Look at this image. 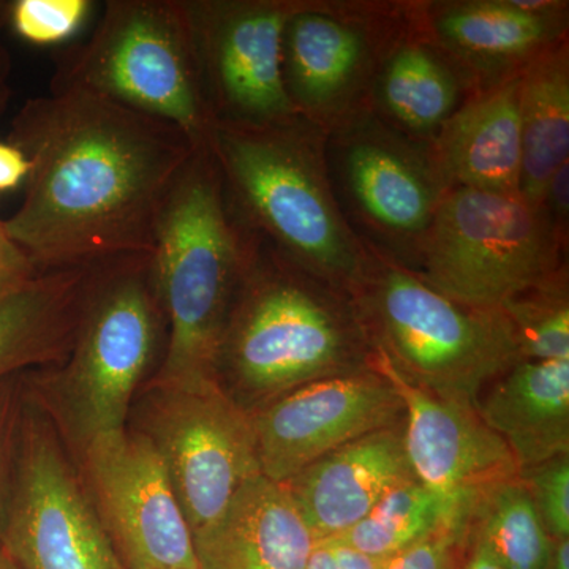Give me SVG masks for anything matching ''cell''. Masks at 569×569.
<instances>
[{"label": "cell", "mask_w": 569, "mask_h": 569, "mask_svg": "<svg viewBox=\"0 0 569 569\" xmlns=\"http://www.w3.org/2000/svg\"><path fill=\"white\" fill-rule=\"evenodd\" d=\"M250 415L261 473L280 485L328 452L406 421L402 400L373 365L296 388Z\"/></svg>", "instance_id": "cell-15"}, {"label": "cell", "mask_w": 569, "mask_h": 569, "mask_svg": "<svg viewBox=\"0 0 569 569\" xmlns=\"http://www.w3.org/2000/svg\"><path fill=\"white\" fill-rule=\"evenodd\" d=\"M520 198L541 208L553 173L569 162L568 41L553 44L522 70Z\"/></svg>", "instance_id": "cell-24"}, {"label": "cell", "mask_w": 569, "mask_h": 569, "mask_svg": "<svg viewBox=\"0 0 569 569\" xmlns=\"http://www.w3.org/2000/svg\"><path fill=\"white\" fill-rule=\"evenodd\" d=\"M84 445L93 509L123 569H200L192 530L149 437L122 429Z\"/></svg>", "instance_id": "cell-14"}, {"label": "cell", "mask_w": 569, "mask_h": 569, "mask_svg": "<svg viewBox=\"0 0 569 569\" xmlns=\"http://www.w3.org/2000/svg\"><path fill=\"white\" fill-rule=\"evenodd\" d=\"M372 365L388 378L406 410L403 443L415 477L447 500L468 526V515L482 493L519 477L503 440L477 410L440 399L403 377L380 351Z\"/></svg>", "instance_id": "cell-16"}, {"label": "cell", "mask_w": 569, "mask_h": 569, "mask_svg": "<svg viewBox=\"0 0 569 569\" xmlns=\"http://www.w3.org/2000/svg\"><path fill=\"white\" fill-rule=\"evenodd\" d=\"M192 538L200 569H306L316 545L290 492L264 475L250 478Z\"/></svg>", "instance_id": "cell-20"}, {"label": "cell", "mask_w": 569, "mask_h": 569, "mask_svg": "<svg viewBox=\"0 0 569 569\" xmlns=\"http://www.w3.org/2000/svg\"><path fill=\"white\" fill-rule=\"evenodd\" d=\"M445 529L468 531L447 500L413 478L389 490L361 522L336 538L385 561Z\"/></svg>", "instance_id": "cell-26"}, {"label": "cell", "mask_w": 569, "mask_h": 569, "mask_svg": "<svg viewBox=\"0 0 569 569\" xmlns=\"http://www.w3.org/2000/svg\"><path fill=\"white\" fill-rule=\"evenodd\" d=\"M565 241L545 211L523 198L452 187L413 272L459 305L500 310L567 268Z\"/></svg>", "instance_id": "cell-7"}, {"label": "cell", "mask_w": 569, "mask_h": 569, "mask_svg": "<svg viewBox=\"0 0 569 569\" xmlns=\"http://www.w3.org/2000/svg\"><path fill=\"white\" fill-rule=\"evenodd\" d=\"M541 209L565 239L568 236L569 162L561 164L546 187Z\"/></svg>", "instance_id": "cell-33"}, {"label": "cell", "mask_w": 569, "mask_h": 569, "mask_svg": "<svg viewBox=\"0 0 569 569\" xmlns=\"http://www.w3.org/2000/svg\"><path fill=\"white\" fill-rule=\"evenodd\" d=\"M253 236L216 358L217 381L249 413L312 381L366 369L373 359L350 291Z\"/></svg>", "instance_id": "cell-2"}, {"label": "cell", "mask_w": 569, "mask_h": 569, "mask_svg": "<svg viewBox=\"0 0 569 569\" xmlns=\"http://www.w3.org/2000/svg\"><path fill=\"white\" fill-rule=\"evenodd\" d=\"M11 70H13V63H11L10 52L0 43V116L6 112L11 100Z\"/></svg>", "instance_id": "cell-37"}, {"label": "cell", "mask_w": 569, "mask_h": 569, "mask_svg": "<svg viewBox=\"0 0 569 569\" xmlns=\"http://www.w3.org/2000/svg\"><path fill=\"white\" fill-rule=\"evenodd\" d=\"M10 392L0 389V535H2L3 520H6L7 503H9L10 482Z\"/></svg>", "instance_id": "cell-34"}, {"label": "cell", "mask_w": 569, "mask_h": 569, "mask_svg": "<svg viewBox=\"0 0 569 569\" xmlns=\"http://www.w3.org/2000/svg\"><path fill=\"white\" fill-rule=\"evenodd\" d=\"M515 336L520 361H568L567 268L501 307Z\"/></svg>", "instance_id": "cell-27"}, {"label": "cell", "mask_w": 569, "mask_h": 569, "mask_svg": "<svg viewBox=\"0 0 569 569\" xmlns=\"http://www.w3.org/2000/svg\"><path fill=\"white\" fill-rule=\"evenodd\" d=\"M11 0H0V29L9 24Z\"/></svg>", "instance_id": "cell-39"}, {"label": "cell", "mask_w": 569, "mask_h": 569, "mask_svg": "<svg viewBox=\"0 0 569 569\" xmlns=\"http://www.w3.org/2000/svg\"><path fill=\"white\" fill-rule=\"evenodd\" d=\"M7 141L31 171L3 224L40 271L152 253L164 201L194 151L178 127L82 89L26 100Z\"/></svg>", "instance_id": "cell-1"}, {"label": "cell", "mask_w": 569, "mask_h": 569, "mask_svg": "<svg viewBox=\"0 0 569 569\" xmlns=\"http://www.w3.org/2000/svg\"><path fill=\"white\" fill-rule=\"evenodd\" d=\"M326 134L301 118L261 127L212 123L206 148L239 222L307 271L350 291L369 247L337 198Z\"/></svg>", "instance_id": "cell-3"}, {"label": "cell", "mask_w": 569, "mask_h": 569, "mask_svg": "<svg viewBox=\"0 0 569 569\" xmlns=\"http://www.w3.org/2000/svg\"><path fill=\"white\" fill-rule=\"evenodd\" d=\"M477 413L519 471L569 455V359L518 362L482 391Z\"/></svg>", "instance_id": "cell-22"}, {"label": "cell", "mask_w": 569, "mask_h": 569, "mask_svg": "<svg viewBox=\"0 0 569 569\" xmlns=\"http://www.w3.org/2000/svg\"><path fill=\"white\" fill-rule=\"evenodd\" d=\"M40 272L29 254L10 238L0 219V298L24 287Z\"/></svg>", "instance_id": "cell-31"}, {"label": "cell", "mask_w": 569, "mask_h": 569, "mask_svg": "<svg viewBox=\"0 0 569 569\" xmlns=\"http://www.w3.org/2000/svg\"><path fill=\"white\" fill-rule=\"evenodd\" d=\"M413 478L402 425L328 452L283 486L321 541L353 529L389 490Z\"/></svg>", "instance_id": "cell-18"}, {"label": "cell", "mask_w": 569, "mask_h": 569, "mask_svg": "<svg viewBox=\"0 0 569 569\" xmlns=\"http://www.w3.org/2000/svg\"><path fill=\"white\" fill-rule=\"evenodd\" d=\"M477 91L451 59L408 17L378 63L367 110L410 140L429 144Z\"/></svg>", "instance_id": "cell-21"}, {"label": "cell", "mask_w": 569, "mask_h": 569, "mask_svg": "<svg viewBox=\"0 0 569 569\" xmlns=\"http://www.w3.org/2000/svg\"><path fill=\"white\" fill-rule=\"evenodd\" d=\"M0 569H18L2 548H0Z\"/></svg>", "instance_id": "cell-40"}, {"label": "cell", "mask_w": 569, "mask_h": 569, "mask_svg": "<svg viewBox=\"0 0 569 569\" xmlns=\"http://www.w3.org/2000/svg\"><path fill=\"white\" fill-rule=\"evenodd\" d=\"M542 526L553 541L569 538V455L519 471Z\"/></svg>", "instance_id": "cell-29"}, {"label": "cell", "mask_w": 569, "mask_h": 569, "mask_svg": "<svg viewBox=\"0 0 569 569\" xmlns=\"http://www.w3.org/2000/svg\"><path fill=\"white\" fill-rule=\"evenodd\" d=\"M407 21L380 7L299 2L282 41L284 91L296 116L328 133L366 110L378 63Z\"/></svg>", "instance_id": "cell-12"}, {"label": "cell", "mask_w": 569, "mask_h": 569, "mask_svg": "<svg viewBox=\"0 0 569 569\" xmlns=\"http://www.w3.org/2000/svg\"><path fill=\"white\" fill-rule=\"evenodd\" d=\"M467 537L466 530L438 531L425 541L385 560L380 569H460V557L466 553Z\"/></svg>", "instance_id": "cell-30"}, {"label": "cell", "mask_w": 569, "mask_h": 569, "mask_svg": "<svg viewBox=\"0 0 569 569\" xmlns=\"http://www.w3.org/2000/svg\"><path fill=\"white\" fill-rule=\"evenodd\" d=\"M253 233L228 203L208 148L194 149L164 201L152 260L168 340L157 381L216 378V358Z\"/></svg>", "instance_id": "cell-4"}, {"label": "cell", "mask_w": 569, "mask_h": 569, "mask_svg": "<svg viewBox=\"0 0 569 569\" xmlns=\"http://www.w3.org/2000/svg\"><path fill=\"white\" fill-rule=\"evenodd\" d=\"M163 320L152 253L92 263L67 370V395L82 440L123 429L130 399L159 346Z\"/></svg>", "instance_id": "cell-8"}, {"label": "cell", "mask_w": 569, "mask_h": 569, "mask_svg": "<svg viewBox=\"0 0 569 569\" xmlns=\"http://www.w3.org/2000/svg\"><path fill=\"white\" fill-rule=\"evenodd\" d=\"M367 247L369 260L350 295L373 350L418 387L477 410L482 391L520 362L507 317L459 305Z\"/></svg>", "instance_id": "cell-5"}, {"label": "cell", "mask_w": 569, "mask_h": 569, "mask_svg": "<svg viewBox=\"0 0 569 569\" xmlns=\"http://www.w3.org/2000/svg\"><path fill=\"white\" fill-rule=\"evenodd\" d=\"M467 527L468 539L488 550L501 569H548L553 539L519 477L482 493Z\"/></svg>", "instance_id": "cell-25"}, {"label": "cell", "mask_w": 569, "mask_h": 569, "mask_svg": "<svg viewBox=\"0 0 569 569\" xmlns=\"http://www.w3.org/2000/svg\"><path fill=\"white\" fill-rule=\"evenodd\" d=\"M326 159L351 211L387 244L380 252L395 260L410 253L417 263L448 190L429 146L397 132L366 108L329 130Z\"/></svg>", "instance_id": "cell-10"}, {"label": "cell", "mask_w": 569, "mask_h": 569, "mask_svg": "<svg viewBox=\"0 0 569 569\" xmlns=\"http://www.w3.org/2000/svg\"><path fill=\"white\" fill-rule=\"evenodd\" d=\"M383 561L359 552L337 538L321 539L313 545L306 569H380Z\"/></svg>", "instance_id": "cell-32"}, {"label": "cell", "mask_w": 569, "mask_h": 569, "mask_svg": "<svg viewBox=\"0 0 569 569\" xmlns=\"http://www.w3.org/2000/svg\"><path fill=\"white\" fill-rule=\"evenodd\" d=\"M146 436L159 451L192 533L261 473L252 415L217 378L153 381Z\"/></svg>", "instance_id": "cell-9"}, {"label": "cell", "mask_w": 569, "mask_h": 569, "mask_svg": "<svg viewBox=\"0 0 569 569\" xmlns=\"http://www.w3.org/2000/svg\"><path fill=\"white\" fill-rule=\"evenodd\" d=\"M51 89H82L171 123L194 149L213 123L182 0H108L92 36L59 56Z\"/></svg>", "instance_id": "cell-6"}, {"label": "cell", "mask_w": 569, "mask_h": 569, "mask_svg": "<svg viewBox=\"0 0 569 569\" xmlns=\"http://www.w3.org/2000/svg\"><path fill=\"white\" fill-rule=\"evenodd\" d=\"M92 0H11L9 24L36 47L67 43L88 24Z\"/></svg>", "instance_id": "cell-28"}, {"label": "cell", "mask_w": 569, "mask_h": 569, "mask_svg": "<svg viewBox=\"0 0 569 569\" xmlns=\"http://www.w3.org/2000/svg\"><path fill=\"white\" fill-rule=\"evenodd\" d=\"M548 569H569V538L553 541Z\"/></svg>", "instance_id": "cell-38"}, {"label": "cell", "mask_w": 569, "mask_h": 569, "mask_svg": "<svg viewBox=\"0 0 569 569\" xmlns=\"http://www.w3.org/2000/svg\"><path fill=\"white\" fill-rule=\"evenodd\" d=\"M89 277L91 264L48 269L0 298V378L73 347Z\"/></svg>", "instance_id": "cell-23"}, {"label": "cell", "mask_w": 569, "mask_h": 569, "mask_svg": "<svg viewBox=\"0 0 569 569\" xmlns=\"http://www.w3.org/2000/svg\"><path fill=\"white\" fill-rule=\"evenodd\" d=\"M415 10L418 28L475 89L520 73L542 52L567 40V2L458 0Z\"/></svg>", "instance_id": "cell-17"}, {"label": "cell", "mask_w": 569, "mask_h": 569, "mask_svg": "<svg viewBox=\"0 0 569 569\" xmlns=\"http://www.w3.org/2000/svg\"><path fill=\"white\" fill-rule=\"evenodd\" d=\"M0 548L18 569H123L51 430L22 427Z\"/></svg>", "instance_id": "cell-13"}, {"label": "cell", "mask_w": 569, "mask_h": 569, "mask_svg": "<svg viewBox=\"0 0 569 569\" xmlns=\"http://www.w3.org/2000/svg\"><path fill=\"white\" fill-rule=\"evenodd\" d=\"M522 71L477 89L429 142L447 189L520 197Z\"/></svg>", "instance_id": "cell-19"}, {"label": "cell", "mask_w": 569, "mask_h": 569, "mask_svg": "<svg viewBox=\"0 0 569 569\" xmlns=\"http://www.w3.org/2000/svg\"><path fill=\"white\" fill-rule=\"evenodd\" d=\"M468 539V537H467ZM463 563L460 569H501L500 565L490 557L488 550L478 542L468 539L466 553H463Z\"/></svg>", "instance_id": "cell-36"}, {"label": "cell", "mask_w": 569, "mask_h": 569, "mask_svg": "<svg viewBox=\"0 0 569 569\" xmlns=\"http://www.w3.org/2000/svg\"><path fill=\"white\" fill-rule=\"evenodd\" d=\"M31 171L26 153L9 141H0V193L17 189Z\"/></svg>", "instance_id": "cell-35"}, {"label": "cell", "mask_w": 569, "mask_h": 569, "mask_svg": "<svg viewBox=\"0 0 569 569\" xmlns=\"http://www.w3.org/2000/svg\"><path fill=\"white\" fill-rule=\"evenodd\" d=\"M213 123L298 118L284 91L282 41L298 0H182Z\"/></svg>", "instance_id": "cell-11"}]
</instances>
